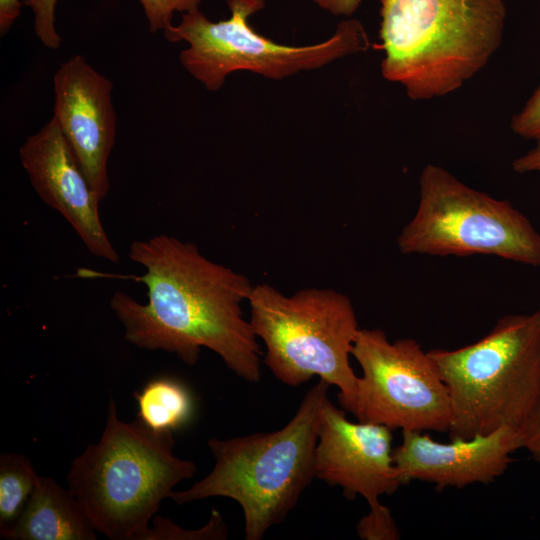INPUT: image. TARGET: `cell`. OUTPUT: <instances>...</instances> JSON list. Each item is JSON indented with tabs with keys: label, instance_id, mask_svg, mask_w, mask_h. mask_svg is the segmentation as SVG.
<instances>
[{
	"label": "cell",
	"instance_id": "cell-1",
	"mask_svg": "<svg viewBox=\"0 0 540 540\" xmlns=\"http://www.w3.org/2000/svg\"><path fill=\"white\" fill-rule=\"evenodd\" d=\"M129 258L145 273L126 277L143 283L148 297L140 304L116 291L110 299L129 343L174 353L188 365L205 347L238 377L260 381V347L241 307L253 289L248 277L166 234L132 242Z\"/></svg>",
	"mask_w": 540,
	"mask_h": 540
},
{
	"label": "cell",
	"instance_id": "cell-2",
	"mask_svg": "<svg viewBox=\"0 0 540 540\" xmlns=\"http://www.w3.org/2000/svg\"><path fill=\"white\" fill-rule=\"evenodd\" d=\"M382 76L412 100L446 96L502 43L506 0H380Z\"/></svg>",
	"mask_w": 540,
	"mask_h": 540
},
{
	"label": "cell",
	"instance_id": "cell-3",
	"mask_svg": "<svg viewBox=\"0 0 540 540\" xmlns=\"http://www.w3.org/2000/svg\"><path fill=\"white\" fill-rule=\"evenodd\" d=\"M329 387L319 379L281 429L211 438L208 447L215 459L211 472L190 488L173 491L170 498L178 504L231 498L242 508L245 539L261 540L287 517L315 478L320 412Z\"/></svg>",
	"mask_w": 540,
	"mask_h": 540
},
{
	"label": "cell",
	"instance_id": "cell-4",
	"mask_svg": "<svg viewBox=\"0 0 540 540\" xmlns=\"http://www.w3.org/2000/svg\"><path fill=\"white\" fill-rule=\"evenodd\" d=\"M174 444L173 433L121 421L110 399L100 440L73 460L67 475L96 531L112 540H144L161 502L197 471L193 461L174 455Z\"/></svg>",
	"mask_w": 540,
	"mask_h": 540
},
{
	"label": "cell",
	"instance_id": "cell-5",
	"mask_svg": "<svg viewBox=\"0 0 540 540\" xmlns=\"http://www.w3.org/2000/svg\"><path fill=\"white\" fill-rule=\"evenodd\" d=\"M428 354L449 392L450 439L518 429L540 388V308L500 318L472 344Z\"/></svg>",
	"mask_w": 540,
	"mask_h": 540
},
{
	"label": "cell",
	"instance_id": "cell-6",
	"mask_svg": "<svg viewBox=\"0 0 540 540\" xmlns=\"http://www.w3.org/2000/svg\"><path fill=\"white\" fill-rule=\"evenodd\" d=\"M249 322L266 348L264 362L283 384L300 386L314 376L339 389L350 412L358 376L349 357L359 330L351 300L332 289L307 288L286 296L269 284L253 286Z\"/></svg>",
	"mask_w": 540,
	"mask_h": 540
},
{
	"label": "cell",
	"instance_id": "cell-7",
	"mask_svg": "<svg viewBox=\"0 0 540 540\" xmlns=\"http://www.w3.org/2000/svg\"><path fill=\"white\" fill-rule=\"evenodd\" d=\"M231 17L209 20L199 8L182 13L181 22L165 30L169 42L185 41L179 54L184 69L208 91L215 92L235 71H250L279 80L321 68L339 58L364 52L370 41L362 23L340 22L327 40L307 46H289L258 34L249 17L265 6L264 0H226Z\"/></svg>",
	"mask_w": 540,
	"mask_h": 540
},
{
	"label": "cell",
	"instance_id": "cell-8",
	"mask_svg": "<svg viewBox=\"0 0 540 540\" xmlns=\"http://www.w3.org/2000/svg\"><path fill=\"white\" fill-rule=\"evenodd\" d=\"M397 246L406 255H492L540 267V233L524 214L435 164L420 174L418 208Z\"/></svg>",
	"mask_w": 540,
	"mask_h": 540
},
{
	"label": "cell",
	"instance_id": "cell-9",
	"mask_svg": "<svg viewBox=\"0 0 540 540\" xmlns=\"http://www.w3.org/2000/svg\"><path fill=\"white\" fill-rule=\"evenodd\" d=\"M359 363L350 413L358 421L402 431H449V392L428 351L414 339L389 341L381 329L359 328L351 351Z\"/></svg>",
	"mask_w": 540,
	"mask_h": 540
},
{
	"label": "cell",
	"instance_id": "cell-10",
	"mask_svg": "<svg viewBox=\"0 0 540 540\" xmlns=\"http://www.w3.org/2000/svg\"><path fill=\"white\" fill-rule=\"evenodd\" d=\"M392 429L369 422H352L343 408L327 397L320 412L315 450V478L339 486L348 499L363 497L377 509L382 495L403 485L393 459Z\"/></svg>",
	"mask_w": 540,
	"mask_h": 540
},
{
	"label": "cell",
	"instance_id": "cell-11",
	"mask_svg": "<svg viewBox=\"0 0 540 540\" xmlns=\"http://www.w3.org/2000/svg\"><path fill=\"white\" fill-rule=\"evenodd\" d=\"M53 118L91 188L103 200L110 189L108 160L115 144L113 83L81 55L61 64L53 78Z\"/></svg>",
	"mask_w": 540,
	"mask_h": 540
},
{
	"label": "cell",
	"instance_id": "cell-12",
	"mask_svg": "<svg viewBox=\"0 0 540 540\" xmlns=\"http://www.w3.org/2000/svg\"><path fill=\"white\" fill-rule=\"evenodd\" d=\"M19 158L40 199L64 217L87 250L117 263L119 255L100 218L102 200L53 117L21 145Z\"/></svg>",
	"mask_w": 540,
	"mask_h": 540
},
{
	"label": "cell",
	"instance_id": "cell-13",
	"mask_svg": "<svg viewBox=\"0 0 540 540\" xmlns=\"http://www.w3.org/2000/svg\"><path fill=\"white\" fill-rule=\"evenodd\" d=\"M435 441L420 431H402L401 443L393 448V459L401 481H423L438 490L489 484L503 475L522 449L518 429L504 426L470 438Z\"/></svg>",
	"mask_w": 540,
	"mask_h": 540
},
{
	"label": "cell",
	"instance_id": "cell-14",
	"mask_svg": "<svg viewBox=\"0 0 540 540\" xmlns=\"http://www.w3.org/2000/svg\"><path fill=\"white\" fill-rule=\"evenodd\" d=\"M69 489L40 476L10 540H95L96 533Z\"/></svg>",
	"mask_w": 540,
	"mask_h": 540
},
{
	"label": "cell",
	"instance_id": "cell-15",
	"mask_svg": "<svg viewBox=\"0 0 540 540\" xmlns=\"http://www.w3.org/2000/svg\"><path fill=\"white\" fill-rule=\"evenodd\" d=\"M133 397L138 408L136 420L155 433H173L187 426L194 416L191 391L173 377L152 378Z\"/></svg>",
	"mask_w": 540,
	"mask_h": 540
},
{
	"label": "cell",
	"instance_id": "cell-16",
	"mask_svg": "<svg viewBox=\"0 0 540 540\" xmlns=\"http://www.w3.org/2000/svg\"><path fill=\"white\" fill-rule=\"evenodd\" d=\"M30 459L23 454L0 456V535L15 527L39 479Z\"/></svg>",
	"mask_w": 540,
	"mask_h": 540
},
{
	"label": "cell",
	"instance_id": "cell-17",
	"mask_svg": "<svg viewBox=\"0 0 540 540\" xmlns=\"http://www.w3.org/2000/svg\"><path fill=\"white\" fill-rule=\"evenodd\" d=\"M227 537L228 528L222 515L213 509L207 524L198 529H184L168 518L157 516L144 540H223Z\"/></svg>",
	"mask_w": 540,
	"mask_h": 540
},
{
	"label": "cell",
	"instance_id": "cell-18",
	"mask_svg": "<svg viewBox=\"0 0 540 540\" xmlns=\"http://www.w3.org/2000/svg\"><path fill=\"white\" fill-rule=\"evenodd\" d=\"M152 33L172 26L175 12L186 13L199 8L201 0H139Z\"/></svg>",
	"mask_w": 540,
	"mask_h": 540
},
{
	"label": "cell",
	"instance_id": "cell-19",
	"mask_svg": "<svg viewBox=\"0 0 540 540\" xmlns=\"http://www.w3.org/2000/svg\"><path fill=\"white\" fill-rule=\"evenodd\" d=\"M356 531L362 540H398L400 538V531L391 510L384 505L377 509H369V512L358 521Z\"/></svg>",
	"mask_w": 540,
	"mask_h": 540
},
{
	"label": "cell",
	"instance_id": "cell-20",
	"mask_svg": "<svg viewBox=\"0 0 540 540\" xmlns=\"http://www.w3.org/2000/svg\"><path fill=\"white\" fill-rule=\"evenodd\" d=\"M57 0H23L34 14V31L42 44L50 49L61 45V37L55 29V6Z\"/></svg>",
	"mask_w": 540,
	"mask_h": 540
},
{
	"label": "cell",
	"instance_id": "cell-21",
	"mask_svg": "<svg viewBox=\"0 0 540 540\" xmlns=\"http://www.w3.org/2000/svg\"><path fill=\"white\" fill-rule=\"evenodd\" d=\"M510 127L524 139L540 138V83L520 111L512 117Z\"/></svg>",
	"mask_w": 540,
	"mask_h": 540
},
{
	"label": "cell",
	"instance_id": "cell-22",
	"mask_svg": "<svg viewBox=\"0 0 540 540\" xmlns=\"http://www.w3.org/2000/svg\"><path fill=\"white\" fill-rule=\"evenodd\" d=\"M522 449L540 465V388L530 412L518 428Z\"/></svg>",
	"mask_w": 540,
	"mask_h": 540
},
{
	"label": "cell",
	"instance_id": "cell-23",
	"mask_svg": "<svg viewBox=\"0 0 540 540\" xmlns=\"http://www.w3.org/2000/svg\"><path fill=\"white\" fill-rule=\"evenodd\" d=\"M512 169L520 174L540 172V138L532 149L514 159Z\"/></svg>",
	"mask_w": 540,
	"mask_h": 540
},
{
	"label": "cell",
	"instance_id": "cell-24",
	"mask_svg": "<svg viewBox=\"0 0 540 540\" xmlns=\"http://www.w3.org/2000/svg\"><path fill=\"white\" fill-rule=\"evenodd\" d=\"M20 0H0V34L4 36L20 15Z\"/></svg>",
	"mask_w": 540,
	"mask_h": 540
},
{
	"label": "cell",
	"instance_id": "cell-25",
	"mask_svg": "<svg viewBox=\"0 0 540 540\" xmlns=\"http://www.w3.org/2000/svg\"><path fill=\"white\" fill-rule=\"evenodd\" d=\"M322 9L337 16H351L362 0H312Z\"/></svg>",
	"mask_w": 540,
	"mask_h": 540
}]
</instances>
